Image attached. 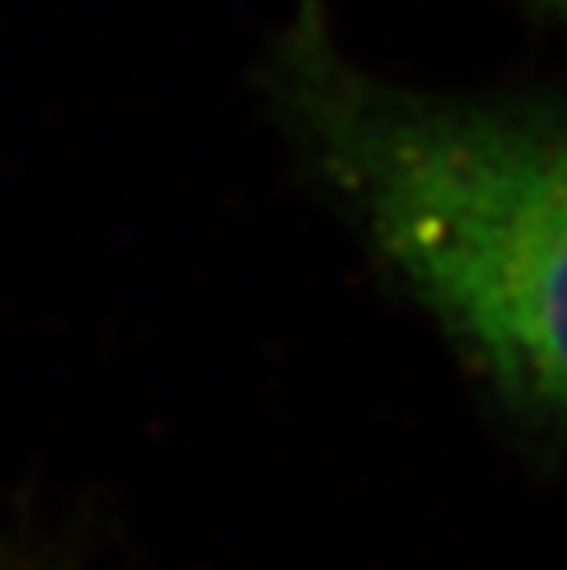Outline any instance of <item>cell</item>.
<instances>
[{"label": "cell", "instance_id": "cell-1", "mask_svg": "<svg viewBox=\"0 0 567 570\" xmlns=\"http://www.w3.org/2000/svg\"><path fill=\"white\" fill-rule=\"evenodd\" d=\"M276 96L324 185L520 405L567 423V115L398 89L306 11Z\"/></svg>", "mask_w": 567, "mask_h": 570}, {"label": "cell", "instance_id": "cell-2", "mask_svg": "<svg viewBox=\"0 0 567 570\" xmlns=\"http://www.w3.org/2000/svg\"><path fill=\"white\" fill-rule=\"evenodd\" d=\"M553 4H560V8L567 11V0H553Z\"/></svg>", "mask_w": 567, "mask_h": 570}]
</instances>
